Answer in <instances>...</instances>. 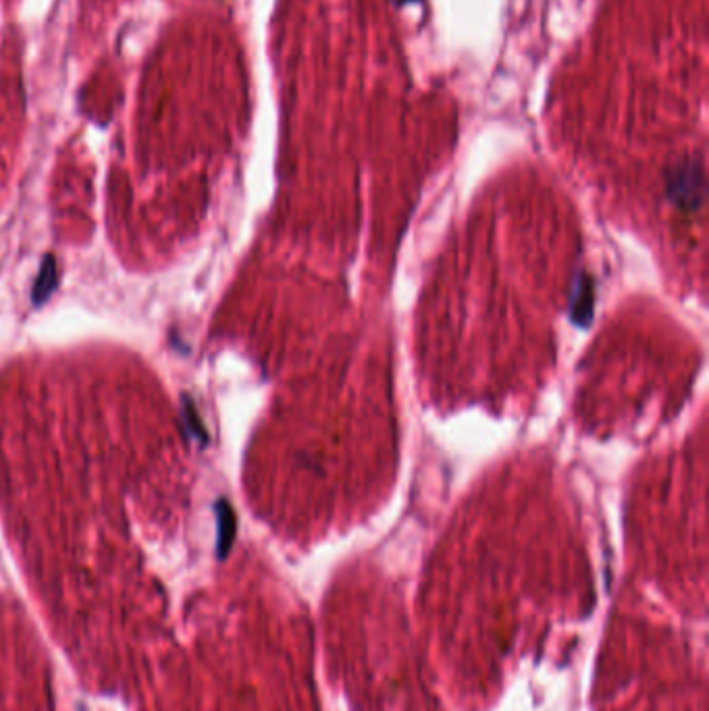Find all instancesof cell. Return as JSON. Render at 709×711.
I'll return each mask as SVG.
<instances>
[{
	"mask_svg": "<svg viewBox=\"0 0 709 711\" xmlns=\"http://www.w3.org/2000/svg\"><path fill=\"white\" fill-rule=\"evenodd\" d=\"M666 196L680 210H697L705 200V175L697 161H680L666 171Z\"/></svg>",
	"mask_w": 709,
	"mask_h": 711,
	"instance_id": "1",
	"label": "cell"
},
{
	"mask_svg": "<svg viewBox=\"0 0 709 711\" xmlns=\"http://www.w3.org/2000/svg\"><path fill=\"white\" fill-rule=\"evenodd\" d=\"M593 292H591V281L589 277L581 275L579 283H576V296L572 302V319L579 325H587L593 314Z\"/></svg>",
	"mask_w": 709,
	"mask_h": 711,
	"instance_id": "2",
	"label": "cell"
},
{
	"mask_svg": "<svg viewBox=\"0 0 709 711\" xmlns=\"http://www.w3.org/2000/svg\"><path fill=\"white\" fill-rule=\"evenodd\" d=\"M217 514H219V543H217V553L219 558H225L229 553L231 541L235 537V516L229 508V504L221 502L217 504Z\"/></svg>",
	"mask_w": 709,
	"mask_h": 711,
	"instance_id": "3",
	"label": "cell"
},
{
	"mask_svg": "<svg viewBox=\"0 0 709 711\" xmlns=\"http://www.w3.org/2000/svg\"><path fill=\"white\" fill-rule=\"evenodd\" d=\"M55 279H57V267H55V260L52 258H46L44 260V265H42V273H40V279L34 287V302H44L46 296L52 292V287H55Z\"/></svg>",
	"mask_w": 709,
	"mask_h": 711,
	"instance_id": "4",
	"label": "cell"
}]
</instances>
